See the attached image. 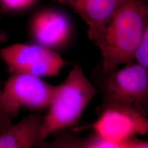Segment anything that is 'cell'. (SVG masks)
Listing matches in <instances>:
<instances>
[{"label":"cell","mask_w":148,"mask_h":148,"mask_svg":"<svg viewBox=\"0 0 148 148\" xmlns=\"http://www.w3.org/2000/svg\"><path fill=\"white\" fill-rule=\"evenodd\" d=\"M148 16L146 0H126L118 8L96 45L101 51L99 66L103 71L134 61Z\"/></svg>","instance_id":"6da1fadb"},{"label":"cell","mask_w":148,"mask_h":148,"mask_svg":"<svg viewBox=\"0 0 148 148\" xmlns=\"http://www.w3.org/2000/svg\"><path fill=\"white\" fill-rule=\"evenodd\" d=\"M98 92L77 62L63 83L56 87L43 116V139L77 125L86 107Z\"/></svg>","instance_id":"7a4b0ae2"},{"label":"cell","mask_w":148,"mask_h":148,"mask_svg":"<svg viewBox=\"0 0 148 148\" xmlns=\"http://www.w3.org/2000/svg\"><path fill=\"white\" fill-rule=\"evenodd\" d=\"M93 77L103 95L102 104L130 106L147 114L148 69L134 61L106 73L98 66Z\"/></svg>","instance_id":"3957f363"},{"label":"cell","mask_w":148,"mask_h":148,"mask_svg":"<svg viewBox=\"0 0 148 148\" xmlns=\"http://www.w3.org/2000/svg\"><path fill=\"white\" fill-rule=\"evenodd\" d=\"M97 112L98 118L92 125L93 133L116 144L119 148H148V142L135 138L148 134L146 114L118 104H101Z\"/></svg>","instance_id":"277c9868"},{"label":"cell","mask_w":148,"mask_h":148,"mask_svg":"<svg viewBox=\"0 0 148 148\" xmlns=\"http://www.w3.org/2000/svg\"><path fill=\"white\" fill-rule=\"evenodd\" d=\"M56 87L39 76L12 74L2 92V104L12 119L18 115L21 108L41 110L49 106Z\"/></svg>","instance_id":"5b68a950"},{"label":"cell","mask_w":148,"mask_h":148,"mask_svg":"<svg viewBox=\"0 0 148 148\" xmlns=\"http://www.w3.org/2000/svg\"><path fill=\"white\" fill-rule=\"evenodd\" d=\"M10 74L56 76L66 64L55 51L37 44L16 43L0 49Z\"/></svg>","instance_id":"8992f818"},{"label":"cell","mask_w":148,"mask_h":148,"mask_svg":"<svg viewBox=\"0 0 148 148\" xmlns=\"http://www.w3.org/2000/svg\"><path fill=\"white\" fill-rule=\"evenodd\" d=\"M30 34L36 44L55 51L66 45L73 36L68 18L58 11L45 10L34 16Z\"/></svg>","instance_id":"52a82bcc"},{"label":"cell","mask_w":148,"mask_h":148,"mask_svg":"<svg viewBox=\"0 0 148 148\" xmlns=\"http://www.w3.org/2000/svg\"><path fill=\"white\" fill-rule=\"evenodd\" d=\"M77 13L87 26L90 40L97 44L112 17L126 0H53Z\"/></svg>","instance_id":"ba28073f"},{"label":"cell","mask_w":148,"mask_h":148,"mask_svg":"<svg viewBox=\"0 0 148 148\" xmlns=\"http://www.w3.org/2000/svg\"><path fill=\"white\" fill-rule=\"evenodd\" d=\"M43 116L37 113L12 124L6 131L0 134V148H28L38 145L44 140Z\"/></svg>","instance_id":"9c48e42d"},{"label":"cell","mask_w":148,"mask_h":148,"mask_svg":"<svg viewBox=\"0 0 148 148\" xmlns=\"http://www.w3.org/2000/svg\"><path fill=\"white\" fill-rule=\"evenodd\" d=\"M134 62L148 69V16L143 37L134 55Z\"/></svg>","instance_id":"30bf717a"},{"label":"cell","mask_w":148,"mask_h":148,"mask_svg":"<svg viewBox=\"0 0 148 148\" xmlns=\"http://www.w3.org/2000/svg\"><path fill=\"white\" fill-rule=\"evenodd\" d=\"M36 0H0V5L5 12H14L27 9Z\"/></svg>","instance_id":"8fae6325"},{"label":"cell","mask_w":148,"mask_h":148,"mask_svg":"<svg viewBox=\"0 0 148 148\" xmlns=\"http://www.w3.org/2000/svg\"><path fill=\"white\" fill-rule=\"evenodd\" d=\"M5 40V36L0 32V43L2 42ZM2 90L0 88V134L5 132L10 127L12 118L4 110L1 101Z\"/></svg>","instance_id":"7c38bea8"},{"label":"cell","mask_w":148,"mask_h":148,"mask_svg":"<svg viewBox=\"0 0 148 148\" xmlns=\"http://www.w3.org/2000/svg\"><path fill=\"white\" fill-rule=\"evenodd\" d=\"M146 1H147V3H148V0H146Z\"/></svg>","instance_id":"4fadbf2b"}]
</instances>
